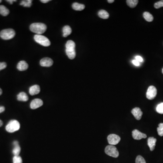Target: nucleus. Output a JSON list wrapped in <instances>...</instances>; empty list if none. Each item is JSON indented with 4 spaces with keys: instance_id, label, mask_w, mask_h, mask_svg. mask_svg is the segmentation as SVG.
I'll use <instances>...</instances> for the list:
<instances>
[{
    "instance_id": "obj_29",
    "label": "nucleus",
    "mask_w": 163,
    "mask_h": 163,
    "mask_svg": "<svg viewBox=\"0 0 163 163\" xmlns=\"http://www.w3.org/2000/svg\"><path fill=\"white\" fill-rule=\"evenodd\" d=\"M154 7L156 9H159L163 7V0L156 2L154 4Z\"/></svg>"
},
{
    "instance_id": "obj_23",
    "label": "nucleus",
    "mask_w": 163,
    "mask_h": 163,
    "mask_svg": "<svg viewBox=\"0 0 163 163\" xmlns=\"http://www.w3.org/2000/svg\"><path fill=\"white\" fill-rule=\"evenodd\" d=\"M126 3L129 7L131 8H134L138 4V0H127L126 1Z\"/></svg>"
},
{
    "instance_id": "obj_24",
    "label": "nucleus",
    "mask_w": 163,
    "mask_h": 163,
    "mask_svg": "<svg viewBox=\"0 0 163 163\" xmlns=\"http://www.w3.org/2000/svg\"><path fill=\"white\" fill-rule=\"evenodd\" d=\"M32 1L31 0H25V1H22L20 3V5H23L24 7H31L32 5Z\"/></svg>"
},
{
    "instance_id": "obj_20",
    "label": "nucleus",
    "mask_w": 163,
    "mask_h": 163,
    "mask_svg": "<svg viewBox=\"0 0 163 163\" xmlns=\"http://www.w3.org/2000/svg\"><path fill=\"white\" fill-rule=\"evenodd\" d=\"M98 15L100 18L103 19H107L109 17V13L105 10H100L98 12Z\"/></svg>"
},
{
    "instance_id": "obj_9",
    "label": "nucleus",
    "mask_w": 163,
    "mask_h": 163,
    "mask_svg": "<svg viewBox=\"0 0 163 163\" xmlns=\"http://www.w3.org/2000/svg\"><path fill=\"white\" fill-rule=\"evenodd\" d=\"M132 135L133 138L136 140H140L146 138L147 136L146 134H144L143 133L140 132L138 130H134L132 132Z\"/></svg>"
},
{
    "instance_id": "obj_35",
    "label": "nucleus",
    "mask_w": 163,
    "mask_h": 163,
    "mask_svg": "<svg viewBox=\"0 0 163 163\" xmlns=\"http://www.w3.org/2000/svg\"><path fill=\"white\" fill-rule=\"evenodd\" d=\"M50 0H41L40 1L43 3H47V2L50 1Z\"/></svg>"
},
{
    "instance_id": "obj_28",
    "label": "nucleus",
    "mask_w": 163,
    "mask_h": 163,
    "mask_svg": "<svg viewBox=\"0 0 163 163\" xmlns=\"http://www.w3.org/2000/svg\"><path fill=\"white\" fill-rule=\"evenodd\" d=\"M13 163H22L21 158L19 156H14L13 158Z\"/></svg>"
},
{
    "instance_id": "obj_13",
    "label": "nucleus",
    "mask_w": 163,
    "mask_h": 163,
    "mask_svg": "<svg viewBox=\"0 0 163 163\" xmlns=\"http://www.w3.org/2000/svg\"><path fill=\"white\" fill-rule=\"evenodd\" d=\"M40 87L39 85H35L30 87L29 89V94L32 96L38 94L40 92Z\"/></svg>"
},
{
    "instance_id": "obj_25",
    "label": "nucleus",
    "mask_w": 163,
    "mask_h": 163,
    "mask_svg": "<svg viewBox=\"0 0 163 163\" xmlns=\"http://www.w3.org/2000/svg\"><path fill=\"white\" fill-rule=\"evenodd\" d=\"M157 132L158 135L160 136H163V123L159 124V126L157 128Z\"/></svg>"
},
{
    "instance_id": "obj_5",
    "label": "nucleus",
    "mask_w": 163,
    "mask_h": 163,
    "mask_svg": "<svg viewBox=\"0 0 163 163\" xmlns=\"http://www.w3.org/2000/svg\"><path fill=\"white\" fill-rule=\"evenodd\" d=\"M34 39L38 43L45 47L49 46L51 44L50 41L48 38L41 35H35Z\"/></svg>"
},
{
    "instance_id": "obj_40",
    "label": "nucleus",
    "mask_w": 163,
    "mask_h": 163,
    "mask_svg": "<svg viewBox=\"0 0 163 163\" xmlns=\"http://www.w3.org/2000/svg\"><path fill=\"white\" fill-rule=\"evenodd\" d=\"M162 73H163V69H162Z\"/></svg>"
},
{
    "instance_id": "obj_2",
    "label": "nucleus",
    "mask_w": 163,
    "mask_h": 163,
    "mask_svg": "<svg viewBox=\"0 0 163 163\" xmlns=\"http://www.w3.org/2000/svg\"><path fill=\"white\" fill-rule=\"evenodd\" d=\"M30 30L37 35L43 34L47 29V26L45 24L41 23H33L29 27Z\"/></svg>"
},
{
    "instance_id": "obj_11",
    "label": "nucleus",
    "mask_w": 163,
    "mask_h": 163,
    "mask_svg": "<svg viewBox=\"0 0 163 163\" xmlns=\"http://www.w3.org/2000/svg\"><path fill=\"white\" fill-rule=\"evenodd\" d=\"M53 64V61L49 58H44L40 61V64L41 66L49 67Z\"/></svg>"
},
{
    "instance_id": "obj_10",
    "label": "nucleus",
    "mask_w": 163,
    "mask_h": 163,
    "mask_svg": "<svg viewBox=\"0 0 163 163\" xmlns=\"http://www.w3.org/2000/svg\"><path fill=\"white\" fill-rule=\"evenodd\" d=\"M43 105V102L42 101V100L36 98V99H34L31 102L30 107L32 109H35L41 107Z\"/></svg>"
},
{
    "instance_id": "obj_27",
    "label": "nucleus",
    "mask_w": 163,
    "mask_h": 163,
    "mask_svg": "<svg viewBox=\"0 0 163 163\" xmlns=\"http://www.w3.org/2000/svg\"><path fill=\"white\" fill-rule=\"evenodd\" d=\"M136 163H146V161L142 156H138L136 158Z\"/></svg>"
},
{
    "instance_id": "obj_18",
    "label": "nucleus",
    "mask_w": 163,
    "mask_h": 163,
    "mask_svg": "<svg viewBox=\"0 0 163 163\" xmlns=\"http://www.w3.org/2000/svg\"><path fill=\"white\" fill-rule=\"evenodd\" d=\"M85 5L82 4L78 3L77 2H75L73 3L72 5V8L73 9L76 11H81L84 10L85 8Z\"/></svg>"
},
{
    "instance_id": "obj_14",
    "label": "nucleus",
    "mask_w": 163,
    "mask_h": 163,
    "mask_svg": "<svg viewBox=\"0 0 163 163\" xmlns=\"http://www.w3.org/2000/svg\"><path fill=\"white\" fill-rule=\"evenodd\" d=\"M157 140L153 137H149L148 139V145L150 147L151 151L154 150L155 146H156V142Z\"/></svg>"
},
{
    "instance_id": "obj_34",
    "label": "nucleus",
    "mask_w": 163,
    "mask_h": 163,
    "mask_svg": "<svg viewBox=\"0 0 163 163\" xmlns=\"http://www.w3.org/2000/svg\"><path fill=\"white\" fill-rule=\"evenodd\" d=\"M7 1L9 2L11 4H12L13 2H15L16 1V0H7Z\"/></svg>"
},
{
    "instance_id": "obj_4",
    "label": "nucleus",
    "mask_w": 163,
    "mask_h": 163,
    "mask_svg": "<svg viewBox=\"0 0 163 163\" xmlns=\"http://www.w3.org/2000/svg\"><path fill=\"white\" fill-rule=\"evenodd\" d=\"M15 35V31L12 29H3L0 32V37L5 40L11 39L14 37Z\"/></svg>"
},
{
    "instance_id": "obj_30",
    "label": "nucleus",
    "mask_w": 163,
    "mask_h": 163,
    "mask_svg": "<svg viewBox=\"0 0 163 163\" xmlns=\"http://www.w3.org/2000/svg\"><path fill=\"white\" fill-rule=\"evenodd\" d=\"M7 66V64L5 62H0V71L6 68Z\"/></svg>"
},
{
    "instance_id": "obj_16",
    "label": "nucleus",
    "mask_w": 163,
    "mask_h": 163,
    "mask_svg": "<svg viewBox=\"0 0 163 163\" xmlns=\"http://www.w3.org/2000/svg\"><path fill=\"white\" fill-rule=\"evenodd\" d=\"M17 68L19 71H23L27 70L28 68V64L25 61H20L18 63Z\"/></svg>"
},
{
    "instance_id": "obj_33",
    "label": "nucleus",
    "mask_w": 163,
    "mask_h": 163,
    "mask_svg": "<svg viewBox=\"0 0 163 163\" xmlns=\"http://www.w3.org/2000/svg\"><path fill=\"white\" fill-rule=\"evenodd\" d=\"M5 110V108L3 106H0V113L3 112Z\"/></svg>"
},
{
    "instance_id": "obj_12",
    "label": "nucleus",
    "mask_w": 163,
    "mask_h": 163,
    "mask_svg": "<svg viewBox=\"0 0 163 163\" xmlns=\"http://www.w3.org/2000/svg\"><path fill=\"white\" fill-rule=\"evenodd\" d=\"M132 114L134 116L135 118L137 120H140L142 118L143 112L141 109L139 108H135L132 111Z\"/></svg>"
},
{
    "instance_id": "obj_3",
    "label": "nucleus",
    "mask_w": 163,
    "mask_h": 163,
    "mask_svg": "<svg viewBox=\"0 0 163 163\" xmlns=\"http://www.w3.org/2000/svg\"><path fill=\"white\" fill-rule=\"evenodd\" d=\"M20 128V123L15 120H11L5 127L6 130L9 133L14 132L18 130Z\"/></svg>"
},
{
    "instance_id": "obj_7",
    "label": "nucleus",
    "mask_w": 163,
    "mask_h": 163,
    "mask_svg": "<svg viewBox=\"0 0 163 163\" xmlns=\"http://www.w3.org/2000/svg\"><path fill=\"white\" fill-rule=\"evenodd\" d=\"M157 89L154 86H150L148 88L146 92V98L149 100H153L156 96Z\"/></svg>"
},
{
    "instance_id": "obj_37",
    "label": "nucleus",
    "mask_w": 163,
    "mask_h": 163,
    "mask_svg": "<svg viewBox=\"0 0 163 163\" xmlns=\"http://www.w3.org/2000/svg\"><path fill=\"white\" fill-rule=\"evenodd\" d=\"M2 125H3V122H2V121H1V120H0V127L2 126Z\"/></svg>"
},
{
    "instance_id": "obj_21",
    "label": "nucleus",
    "mask_w": 163,
    "mask_h": 163,
    "mask_svg": "<svg viewBox=\"0 0 163 163\" xmlns=\"http://www.w3.org/2000/svg\"><path fill=\"white\" fill-rule=\"evenodd\" d=\"M10 13V11L4 5H0V14L4 16H7Z\"/></svg>"
},
{
    "instance_id": "obj_26",
    "label": "nucleus",
    "mask_w": 163,
    "mask_h": 163,
    "mask_svg": "<svg viewBox=\"0 0 163 163\" xmlns=\"http://www.w3.org/2000/svg\"><path fill=\"white\" fill-rule=\"evenodd\" d=\"M156 110L158 113L163 114V102L158 105Z\"/></svg>"
},
{
    "instance_id": "obj_6",
    "label": "nucleus",
    "mask_w": 163,
    "mask_h": 163,
    "mask_svg": "<svg viewBox=\"0 0 163 163\" xmlns=\"http://www.w3.org/2000/svg\"><path fill=\"white\" fill-rule=\"evenodd\" d=\"M105 152L108 156L114 158H118L119 154L117 148L112 145L107 146L105 149Z\"/></svg>"
},
{
    "instance_id": "obj_39",
    "label": "nucleus",
    "mask_w": 163,
    "mask_h": 163,
    "mask_svg": "<svg viewBox=\"0 0 163 163\" xmlns=\"http://www.w3.org/2000/svg\"><path fill=\"white\" fill-rule=\"evenodd\" d=\"M1 1H1V0H0V3H1Z\"/></svg>"
},
{
    "instance_id": "obj_31",
    "label": "nucleus",
    "mask_w": 163,
    "mask_h": 163,
    "mask_svg": "<svg viewBox=\"0 0 163 163\" xmlns=\"http://www.w3.org/2000/svg\"><path fill=\"white\" fill-rule=\"evenodd\" d=\"M135 59H136V60L137 61H138L140 63V62H142L143 61V59L140 56H136L135 57Z\"/></svg>"
},
{
    "instance_id": "obj_32",
    "label": "nucleus",
    "mask_w": 163,
    "mask_h": 163,
    "mask_svg": "<svg viewBox=\"0 0 163 163\" xmlns=\"http://www.w3.org/2000/svg\"><path fill=\"white\" fill-rule=\"evenodd\" d=\"M132 63L134 64V65L136 66H139L140 65V63L137 61L136 60H132Z\"/></svg>"
},
{
    "instance_id": "obj_22",
    "label": "nucleus",
    "mask_w": 163,
    "mask_h": 163,
    "mask_svg": "<svg viewBox=\"0 0 163 163\" xmlns=\"http://www.w3.org/2000/svg\"><path fill=\"white\" fill-rule=\"evenodd\" d=\"M143 17L147 21L151 22L153 21V16L149 12H144L143 13Z\"/></svg>"
},
{
    "instance_id": "obj_19",
    "label": "nucleus",
    "mask_w": 163,
    "mask_h": 163,
    "mask_svg": "<svg viewBox=\"0 0 163 163\" xmlns=\"http://www.w3.org/2000/svg\"><path fill=\"white\" fill-rule=\"evenodd\" d=\"M63 37H67L71 34L72 29L69 25H66L64 26L63 29Z\"/></svg>"
},
{
    "instance_id": "obj_1",
    "label": "nucleus",
    "mask_w": 163,
    "mask_h": 163,
    "mask_svg": "<svg viewBox=\"0 0 163 163\" xmlns=\"http://www.w3.org/2000/svg\"><path fill=\"white\" fill-rule=\"evenodd\" d=\"M66 53L68 58L73 59L76 56L75 43L72 40H69L66 43Z\"/></svg>"
},
{
    "instance_id": "obj_17",
    "label": "nucleus",
    "mask_w": 163,
    "mask_h": 163,
    "mask_svg": "<svg viewBox=\"0 0 163 163\" xmlns=\"http://www.w3.org/2000/svg\"><path fill=\"white\" fill-rule=\"evenodd\" d=\"M17 98L18 101L23 102L27 101L29 99L28 96L24 92H20L17 96Z\"/></svg>"
},
{
    "instance_id": "obj_8",
    "label": "nucleus",
    "mask_w": 163,
    "mask_h": 163,
    "mask_svg": "<svg viewBox=\"0 0 163 163\" xmlns=\"http://www.w3.org/2000/svg\"><path fill=\"white\" fill-rule=\"evenodd\" d=\"M108 140L110 145L114 146L118 144L121 140V138L119 136L116 134H110L108 136Z\"/></svg>"
},
{
    "instance_id": "obj_38",
    "label": "nucleus",
    "mask_w": 163,
    "mask_h": 163,
    "mask_svg": "<svg viewBox=\"0 0 163 163\" xmlns=\"http://www.w3.org/2000/svg\"><path fill=\"white\" fill-rule=\"evenodd\" d=\"M2 94V91L1 88H0V95H1Z\"/></svg>"
},
{
    "instance_id": "obj_36",
    "label": "nucleus",
    "mask_w": 163,
    "mask_h": 163,
    "mask_svg": "<svg viewBox=\"0 0 163 163\" xmlns=\"http://www.w3.org/2000/svg\"><path fill=\"white\" fill-rule=\"evenodd\" d=\"M108 1L109 3H112L114 2V0H108Z\"/></svg>"
},
{
    "instance_id": "obj_15",
    "label": "nucleus",
    "mask_w": 163,
    "mask_h": 163,
    "mask_svg": "<svg viewBox=\"0 0 163 163\" xmlns=\"http://www.w3.org/2000/svg\"><path fill=\"white\" fill-rule=\"evenodd\" d=\"M13 145L14 146V148L12 150V153L14 156H19L21 152V147L19 145V142L17 141H14L13 142Z\"/></svg>"
}]
</instances>
